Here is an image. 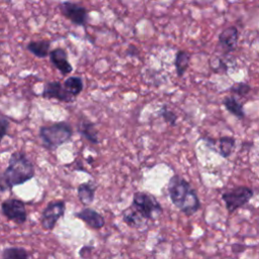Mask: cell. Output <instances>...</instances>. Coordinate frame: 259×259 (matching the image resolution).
Segmentation results:
<instances>
[{
    "instance_id": "cell-10",
    "label": "cell",
    "mask_w": 259,
    "mask_h": 259,
    "mask_svg": "<svg viewBox=\"0 0 259 259\" xmlns=\"http://www.w3.org/2000/svg\"><path fill=\"white\" fill-rule=\"evenodd\" d=\"M51 63L57 68L63 76L70 74L73 71V67L68 60V53L63 48H56L49 53Z\"/></svg>"
},
{
    "instance_id": "cell-11",
    "label": "cell",
    "mask_w": 259,
    "mask_h": 259,
    "mask_svg": "<svg viewBox=\"0 0 259 259\" xmlns=\"http://www.w3.org/2000/svg\"><path fill=\"white\" fill-rule=\"evenodd\" d=\"M75 217L83 221L87 226L94 230H100L105 225L104 218L98 211L90 207H85L82 210L76 212Z\"/></svg>"
},
{
    "instance_id": "cell-18",
    "label": "cell",
    "mask_w": 259,
    "mask_h": 259,
    "mask_svg": "<svg viewBox=\"0 0 259 259\" xmlns=\"http://www.w3.org/2000/svg\"><path fill=\"white\" fill-rule=\"evenodd\" d=\"M223 105L225 108L235 115L238 118H244L245 116V111L243 108V104L240 103L235 96H227L223 100Z\"/></svg>"
},
{
    "instance_id": "cell-21",
    "label": "cell",
    "mask_w": 259,
    "mask_h": 259,
    "mask_svg": "<svg viewBox=\"0 0 259 259\" xmlns=\"http://www.w3.org/2000/svg\"><path fill=\"white\" fill-rule=\"evenodd\" d=\"M29 253L22 247H8L2 251L1 257L4 259H27Z\"/></svg>"
},
{
    "instance_id": "cell-20",
    "label": "cell",
    "mask_w": 259,
    "mask_h": 259,
    "mask_svg": "<svg viewBox=\"0 0 259 259\" xmlns=\"http://www.w3.org/2000/svg\"><path fill=\"white\" fill-rule=\"evenodd\" d=\"M236 140L231 136H223L219 139V153L223 158H229L235 149Z\"/></svg>"
},
{
    "instance_id": "cell-13",
    "label": "cell",
    "mask_w": 259,
    "mask_h": 259,
    "mask_svg": "<svg viewBox=\"0 0 259 259\" xmlns=\"http://www.w3.org/2000/svg\"><path fill=\"white\" fill-rule=\"evenodd\" d=\"M77 131L82 137H84L91 144L97 145L99 143L98 132L96 130L94 122L86 119L80 120L77 124Z\"/></svg>"
},
{
    "instance_id": "cell-8",
    "label": "cell",
    "mask_w": 259,
    "mask_h": 259,
    "mask_svg": "<svg viewBox=\"0 0 259 259\" xmlns=\"http://www.w3.org/2000/svg\"><path fill=\"white\" fill-rule=\"evenodd\" d=\"M61 13L76 25H85L87 22L88 11L82 5L73 2H62L59 6Z\"/></svg>"
},
{
    "instance_id": "cell-12",
    "label": "cell",
    "mask_w": 259,
    "mask_h": 259,
    "mask_svg": "<svg viewBox=\"0 0 259 259\" xmlns=\"http://www.w3.org/2000/svg\"><path fill=\"white\" fill-rule=\"evenodd\" d=\"M239 39V31L236 26H229L225 28L219 35V44L226 53L233 52Z\"/></svg>"
},
{
    "instance_id": "cell-14",
    "label": "cell",
    "mask_w": 259,
    "mask_h": 259,
    "mask_svg": "<svg viewBox=\"0 0 259 259\" xmlns=\"http://www.w3.org/2000/svg\"><path fill=\"white\" fill-rule=\"evenodd\" d=\"M96 189H97V186L91 181L81 183L77 188L78 199L80 200V202L84 205L91 204L94 201Z\"/></svg>"
},
{
    "instance_id": "cell-4",
    "label": "cell",
    "mask_w": 259,
    "mask_h": 259,
    "mask_svg": "<svg viewBox=\"0 0 259 259\" xmlns=\"http://www.w3.org/2000/svg\"><path fill=\"white\" fill-rule=\"evenodd\" d=\"M132 206L144 218L156 220L161 215L163 208L158 199L149 192L138 191L134 193Z\"/></svg>"
},
{
    "instance_id": "cell-17",
    "label": "cell",
    "mask_w": 259,
    "mask_h": 259,
    "mask_svg": "<svg viewBox=\"0 0 259 259\" xmlns=\"http://www.w3.org/2000/svg\"><path fill=\"white\" fill-rule=\"evenodd\" d=\"M63 86L68 93H70L73 97H76L83 90L84 83L80 76H70L64 81Z\"/></svg>"
},
{
    "instance_id": "cell-15",
    "label": "cell",
    "mask_w": 259,
    "mask_h": 259,
    "mask_svg": "<svg viewBox=\"0 0 259 259\" xmlns=\"http://www.w3.org/2000/svg\"><path fill=\"white\" fill-rule=\"evenodd\" d=\"M51 48V41L48 39H40V40H33L27 44L26 49L29 53L37 58H46L49 56Z\"/></svg>"
},
{
    "instance_id": "cell-16",
    "label": "cell",
    "mask_w": 259,
    "mask_h": 259,
    "mask_svg": "<svg viewBox=\"0 0 259 259\" xmlns=\"http://www.w3.org/2000/svg\"><path fill=\"white\" fill-rule=\"evenodd\" d=\"M122 221L132 228H140L144 224V218L133 206L122 211Z\"/></svg>"
},
{
    "instance_id": "cell-24",
    "label": "cell",
    "mask_w": 259,
    "mask_h": 259,
    "mask_svg": "<svg viewBox=\"0 0 259 259\" xmlns=\"http://www.w3.org/2000/svg\"><path fill=\"white\" fill-rule=\"evenodd\" d=\"M9 126H10L9 120L5 116L0 114V143L3 140V138L7 135Z\"/></svg>"
},
{
    "instance_id": "cell-3",
    "label": "cell",
    "mask_w": 259,
    "mask_h": 259,
    "mask_svg": "<svg viewBox=\"0 0 259 259\" xmlns=\"http://www.w3.org/2000/svg\"><path fill=\"white\" fill-rule=\"evenodd\" d=\"M38 136L42 142V146L46 149L53 151L71 141L73 128L69 122L63 120L40 126Z\"/></svg>"
},
{
    "instance_id": "cell-1",
    "label": "cell",
    "mask_w": 259,
    "mask_h": 259,
    "mask_svg": "<svg viewBox=\"0 0 259 259\" xmlns=\"http://www.w3.org/2000/svg\"><path fill=\"white\" fill-rule=\"evenodd\" d=\"M35 175L31 160L20 151L11 154L6 169L0 173V191L10 190L17 185L24 184Z\"/></svg>"
},
{
    "instance_id": "cell-9",
    "label": "cell",
    "mask_w": 259,
    "mask_h": 259,
    "mask_svg": "<svg viewBox=\"0 0 259 259\" xmlns=\"http://www.w3.org/2000/svg\"><path fill=\"white\" fill-rule=\"evenodd\" d=\"M41 97L46 99H57L61 102H73L74 97L67 92L63 84L59 81H49L45 83Z\"/></svg>"
},
{
    "instance_id": "cell-22",
    "label": "cell",
    "mask_w": 259,
    "mask_h": 259,
    "mask_svg": "<svg viewBox=\"0 0 259 259\" xmlns=\"http://www.w3.org/2000/svg\"><path fill=\"white\" fill-rule=\"evenodd\" d=\"M251 89L252 88L248 83L237 82V83H234L232 86H230L229 91L235 95L240 96V97H245L250 93Z\"/></svg>"
},
{
    "instance_id": "cell-6",
    "label": "cell",
    "mask_w": 259,
    "mask_h": 259,
    "mask_svg": "<svg viewBox=\"0 0 259 259\" xmlns=\"http://www.w3.org/2000/svg\"><path fill=\"white\" fill-rule=\"evenodd\" d=\"M66 202L62 199L50 201L44 208L40 217V224L44 230L52 231L58 221L65 215Z\"/></svg>"
},
{
    "instance_id": "cell-2",
    "label": "cell",
    "mask_w": 259,
    "mask_h": 259,
    "mask_svg": "<svg viewBox=\"0 0 259 259\" xmlns=\"http://www.w3.org/2000/svg\"><path fill=\"white\" fill-rule=\"evenodd\" d=\"M167 190L174 206L184 214L189 217L200 208V201L195 189L180 175L175 174L170 178Z\"/></svg>"
},
{
    "instance_id": "cell-7",
    "label": "cell",
    "mask_w": 259,
    "mask_h": 259,
    "mask_svg": "<svg viewBox=\"0 0 259 259\" xmlns=\"http://www.w3.org/2000/svg\"><path fill=\"white\" fill-rule=\"evenodd\" d=\"M1 211L5 218L17 225H22L27 220L25 203L18 198H7L1 202Z\"/></svg>"
},
{
    "instance_id": "cell-23",
    "label": "cell",
    "mask_w": 259,
    "mask_h": 259,
    "mask_svg": "<svg viewBox=\"0 0 259 259\" xmlns=\"http://www.w3.org/2000/svg\"><path fill=\"white\" fill-rule=\"evenodd\" d=\"M158 115L161 116L165 122L169 123L170 125H176V120H177V115L170 110L167 105H163L159 111H158Z\"/></svg>"
},
{
    "instance_id": "cell-5",
    "label": "cell",
    "mask_w": 259,
    "mask_h": 259,
    "mask_svg": "<svg viewBox=\"0 0 259 259\" xmlns=\"http://www.w3.org/2000/svg\"><path fill=\"white\" fill-rule=\"evenodd\" d=\"M254 195V190L245 185H240L222 193V199L225 202L228 212L231 214L238 208L247 204Z\"/></svg>"
},
{
    "instance_id": "cell-19",
    "label": "cell",
    "mask_w": 259,
    "mask_h": 259,
    "mask_svg": "<svg viewBox=\"0 0 259 259\" xmlns=\"http://www.w3.org/2000/svg\"><path fill=\"white\" fill-rule=\"evenodd\" d=\"M190 62V56L185 51H178L175 56L174 66L176 70V74L178 77H183L186 70L188 69Z\"/></svg>"
}]
</instances>
